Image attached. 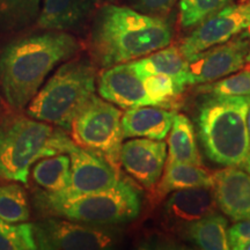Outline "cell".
Masks as SVG:
<instances>
[{
	"mask_svg": "<svg viewBox=\"0 0 250 250\" xmlns=\"http://www.w3.org/2000/svg\"><path fill=\"white\" fill-rule=\"evenodd\" d=\"M218 208L234 221L250 220V174L237 166H228L213 174Z\"/></svg>",
	"mask_w": 250,
	"mask_h": 250,
	"instance_id": "5bb4252c",
	"label": "cell"
},
{
	"mask_svg": "<svg viewBox=\"0 0 250 250\" xmlns=\"http://www.w3.org/2000/svg\"><path fill=\"white\" fill-rule=\"evenodd\" d=\"M177 0H130L131 7L144 14L166 18Z\"/></svg>",
	"mask_w": 250,
	"mask_h": 250,
	"instance_id": "f1b7e54d",
	"label": "cell"
},
{
	"mask_svg": "<svg viewBox=\"0 0 250 250\" xmlns=\"http://www.w3.org/2000/svg\"><path fill=\"white\" fill-rule=\"evenodd\" d=\"M123 111L93 94L71 124V138L77 145L102 155L120 169V152L123 142Z\"/></svg>",
	"mask_w": 250,
	"mask_h": 250,
	"instance_id": "52a82bcc",
	"label": "cell"
},
{
	"mask_svg": "<svg viewBox=\"0 0 250 250\" xmlns=\"http://www.w3.org/2000/svg\"><path fill=\"white\" fill-rule=\"evenodd\" d=\"M250 27V0L229 4L193 27L179 46L187 59L211 46L233 39Z\"/></svg>",
	"mask_w": 250,
	"mask_h": 250,
	"instance_id": "8fae6325",
	"label": "cell"
},
{
	"mask_svg": "<svg viewBox=\"0 0 250 250\" xmlns=\"http://www.w3.org/2000/svg\"><path fill=\"white\" fill-rule=\"evenodd\" d=\"M169 149L167 152L166 164H190L202 166L195 127L192 122L183 114H175L168 138Z\"/></svg>",
	"mask_w": 250,
	"mask_h": 250,
	"instance_id": "44dd1931",
	"label": "cell"
},
{
	"mask_svg": "<svg viewBox=\"0 0 250 250\" xmlns=\"http://www.w3.org/2000/svg\"><path fill=\"white\" fill-rule=\"evenodd\" d=\"M249 52L248 30L221 44L211 46L188 58L189 85H203L235 73L247 62Z\"/></svg>",
	"mask_w": 250,
	"mask_h": 250,
	"instance_id": "30bf717a",
	"label": "cell"
},
{
	"mask_svg": "<svg viewBox=\"0 0 250 250\" xmlns=\"http://www.w3.org/2000/svg\"><path fill=\"white\" fill-rule=\"evenodd\" d=\"M213 175L203 166L190 164H166L164 173L153 191L158 199L176 190L190 188H212Z\"/></svg>",
	"mask_w": 250,
	"mask_h": 250,
	"instance_id": "d6986e66",
	"label": "cell"
},
{
	"mask_svg": "<svg viewBox=\"0 0 250 250\" xmlns=\"http://www.w3.org/2000/svg\"><path fill=\"white\" fill-rule=\"evenodd\" d=\"M96 78L90 59H68L28 103L27 115L70 131L76 115L95 94Z\"/></svg>",
	"mask_w": 250,
	"mask_h": 250,
	"instance_id": "5b68a950",
	"label": "cell"
},
{
	"mask_svg": "<svg viewBox=\"0 0 250 250\" xmlns=\"http://www.w3.org/2000/svg\"><path fill=\"white\" fill-rule=\"evenodd\" d=\"M173 35V28L166 18L111 2L103 4L90 27L89 57L96 67L107 68L166 48Z\"/></svg>",
	"mask_w": 250,
	"mask_h": 250,
	"instance_id": "6da1fadb",
	"label": "cell"
},
{
	"mask_svg": "<svg viewBox=\"0 0 250 250\" xmlns=\"http://www.w3.org/2000/svg\"><path fill=\"white\" fill-rule=\"evenodd\" d=\"M61 153H66L71 161V182L61 195H83L105 191L118 183L123 175L121 170L102 155L77 145L66 132L59 145Z\"/></svg>",
	"mask_w": 250,
	"mask_h": 250,
	"instance_id": "9c48e42d",
	"label": "cell"
},
{
	"mask_svg": "<svg viewBox=\"0 0 250 250\" xmlns=\"http://www.w3.org/2000/svg\"><path fill=\"white\" fill-rule=\"evenodd\" d=\"M79 50L67 31L43 30L8 43L0 55V88L8 104L27 107L52 70Z\"/></svg>",
	"mask_w": 250,
	"mask_h": 250,
	"instance_id": "7a4b0ae2",
	"label": "cell"
},
{
	"mask_svg": "<svg viewBox=\"0 0 250 250\" xmlns=\"http://www.w3.org/2000/svg\"><path fill=\"white\" fill-rule=\"evenodd\" d=\"M174 110L161 105H142L126 109L122 116L124 138H149L164 140L169 133Z\"/></svg>",
	"mask_w": 250,
	"mask_h": 250,
	"instance_id": "2e32d148",
	"label": "cell"
},
{
	"mask_svg": "<svg viewBox=\"0 0 250 250\" xmlns=\"http://www.w3.org/2000/svg\"><path fill=\"white\" fill-rule=\"evenodd\" d=\"M212 188H190L169 193L164 205V220L170 228L186 225L217 211Z\"/></svg>",
	"mask_w": 250,
	"mask_h": 250,
	"instance_id": "9a60e30c",
	"label": "cell"
},
{
	"mask_svg": "<svg viewBox=\"0 0 250 250\" xmlns=\"http://www.w3.org/2000/svg\"><path fill=\"white\" fill-rule=\"evenodd\" d=\"M240 167L243 168V169H245L246 171H248V173L250 174V151H249L248 154H247L245 161L242 162Z\"/></svg>",
	"mask_w": 250,
	"mask_h": 250,
	"instance_id": "1f68e13d",
	"label": "cell"
},
{
	"mask_svg": "<svg viewBox=\"0 0 250 250\" xmlns=\"http://www.w3.org/2000/svg\"><path fill=\"white\" fill-rule=\"evenodd\" d=\"M167 145L164 140L134 138L122 144L120 165L132 179L153 191L164 173Z\"/></svg>",
	"mask_w": 250,
	"mask_h": 250,
	"instance_id": "7c38bea8",
	"label": "cell"
},
{
	"mask_svg": "<svg viewBox=\"0 0 250 250\" xmlns=\"http://www.w3.org/2000/svg\"><path fill=\"white\" fill-rule=\"evenodd\" d=\"M247 130H248V138H249V151H250V103L247 111Z\"/></svg>",
	"mask_w": 250,
	"mask_h": 250,
	"instance_id": "d6a6232c",
	"label": "cell"
},
{
	"mask_svg": "<svg viewBox=\"0 0 250 250\" xmlns=\"http://www.w3.org/2000/svg\"><path fill=\"white\" fill-rule=\"evenodd\" d=\"M140 79L151 74H166L175 81L180 89L189 86V70L187 58L179 46H166L142 58L130 62Z\"/></svg>",
	"mask_w": 250,
	"mask_h": 250,
	"instance_id": "ac0fdd59",
	"label": "cell"
},
{
	"mask_svg": "<svg viewBox=\"0 0 250 250\" xmlns=\"http://www.w3.org/2000/svg\"><path fill=\"white\" fill-rule=\"evenodd\" d=\"M228 234V245H233L242 240H250V220L236 221L229 229Z\"/></svg>",
	"mask_w": 250,
	"mask_h": 250,
	"instance_id": "f546056e",
	"label": "cell"
},
{
	"mask_svg": "<svg viewBox=\"0 0 250 250\" xmlns=\"http://www.w3.org/2000/svg\"><path fill=\"white\" fill-rule=\"evenodd\" d=\"M30 208L23 187L19 183L0 186V220L9 224L29 220Z\"/></svg>",
	"mask_w": 250,
	"mask_h": 250,
	"instance_id": "cb8c5ba5",
	"label": "cell"
},
{
	"mask_svg": "<svg viewBox=\"0 0 250 250\" xmlns=\"http://www.w3.org/2000/svg\"><path fill=\"white\" fill-rule=\"evenodd\" d=\"M61 127L23 115H8L0 123V180L27 184L41 159L59 154Z\"/></svg>",
	"mask_w": 250,
	"mask_h": 250,
	"instance_id": "8992f818",
	"label": "cell"
},
{
	"mask_svg": "<svg viewBox=\"0 0 250 250\" xmlns=\"http://www.w3.org/2000/svg\"><path fill=\"white\" fill-rule=\"evenodd\" d=\"M199 92L218 96H250V67L206 83L199 87Z\"/></svg>",
	"mask_w": 250,
	"mask_h": 250,
	"instance_id": "4316f807",
	"label": "cell"
},
{
	"mask_svg": "<svg viewBox=\"0 0 250 250\" xmlns=\"http://www.w3.org/2000/svg\"><path fill=\"white\" fill-rule=\"evenodd\" d=\"M96 78L100 96L122 109L154 105L146 95L143 80L137 76L130 62L102 68Z\"/></svg>",
	"mask_w": 250,
	"mask_h": 250,
	"instance_id": "4fadbf2b",
	"label": "cell"
},
{
	"mask_svg": "<svg viewBox=\"0 0 250 250\" xmlns=\"http://www.w3.org/2000/svg\"><path fill=\"white\" fill-rule=\"evenodd\" d=\"M37 249L34 239L33 224H9L0 220V250Z\"/></svg>",
	"mask_w": 250,
	"mask_h": 250,
	"instance_id": "484cf974",
	"label": "cell"
},
{
	"mask_svg": "<svg viewBox=\"0 0 250 250\" xmlns=\"http://www.w3.org/2000/svg\"><path fill=\"white\" fill-rule=\"evenodd\" d=\"M247 30H248V34H249V52H248V56H247V62H250V27Z\"/></svg>",
	"mask_w": 250,
	"mask_h": 250,
	"instance_id": "836d02e7",
	"label": "cell"
},
{
	"mask_svg": "<svg viewBox=\"0 0 250 250\" xmlns=\"http://www.w3.org/2000/svg\"><path fill=\"white\" fill-rule=\"evenodd\" d=\"M234 0H180V23L186 29L196 27Z\"/></svg>",
	"mask_w": 250,
	"mask_h": 250,
	"instance_id": "d4e9b609",
	"label": "cell"
},
{
	"mask_svg": "<svg viewBox=\"0 0 250 250\" xmlns=\"http://www.w3.org/2000/svg\"><path fill=\"white\" fill-rule=\"evenodd\" d=\"M250 96L208 94L197 111V129L204 153L220 166L240 167L249 153L247 111Z\"/></svg>",
	"mask_w": 250,
	"mask_h": 250,
	"instance_id": "277c9868",
	"label": "cell"
},
{
	"mask_svg": "<svg viewBox=\"0 0 250 250\" xmlns=\"http://www.w3.org/2000/svg\"><path fill=\"white\" fill-rule=\"evenodd\" d=\"M114 227L44 217L33 224V232L37 249L103 250L115 248L121 242L122 232Z\"/></svg>",
	"mask_w": 250,
	"mask_h": 250,
	"instance_id": "ba28073f",
	"label": "cell"
},
{
	"mask_svg": "<svg viewBox=\"0 0 250 250\" xmlns=\"http://www.w3.org/2000/svg\"><path fill=\"white\" fill-rule=\"evenodd\" d=\"M229 249L234 250H250V240H242L229 246Z\"/></svg>",
	"mask_w": 250,
	"mask_h": 250,
	"instance_id": "4dcf8cb0",
	"label": "cell"
},
{
	"mask_svg": "<svg viewBox=\"0 0 250 250\" xmlns=\"http://www.w3.org/2000/svg\"><path fill=\"white\" fill-rule=\"evenodd\" d=\"M31 177L42 191L62 192L70 187L71 161L66 153H59L41 159L33 166Z\"/></svg>",
	"mask_w": 250,
	"mask_h": 250,
	"instance_id": "7402d4cb",
	"label": "cell"
},
{
	"mask_svg": "<svg viewBox=\"0 0 250 250\" xmlns=\"http://www.w3.org/2000/svg\"><path fill=\"white\" fill-rule=\"evenodd\" d=\"M42 0H0V34L26 29L36 22Z\"/></svg>",
	"mask_w": 250,
	"mask_h": 250,
	"instance_id": "603a6c76",
	"label": "cell"
},
{
	"mask_svg": "<svg viewBox=\"0 0 250 250\" xmlns=\"http://www.w3.org/2000/svg\"><path fill=\"white\" fill-rule=\"evenodd\" d=\"M227 230V219L217 211L180 228L181 236L204 250L229 249Z\"/></svg>",
	"mask_w": 250,
	"mask_h": 250,
	"instance_id": "ffe728a7",
	"label": "cell"
},
{
	"mask_svg": "<svg viewBox=\"0 0 250 250\" xmlns=\"http://www.w3.org/2000/svg\"><path fill=\"white\" fill-rule=\"evenodd\" d=\"M143 83L146 95L151 102L154 105L161 107H169L171 100L177 98L183 92L175 81L166 74H151L144 78Z\"/></svg>",
	"mask_w": 250,
	"mask_h": 250,
	"instance_id": "83f0119b",
	"label": "cell"
},
{
	"mask_svg": "<svg viewBox=\"0 0 250 250\" xmlns=\"http://www.w3.org/2000/svg\"><path fill=\"white\" fill-rule=\"evenodd\" d=\"M34 204L44 217L117 226L138 217L142 210V196L136 184L122 176L114 188L100 192L61 195L39 190L34 196Z\"/></svg>",
	"mask_w": 250,
	"mask_h": 250,
	"instance_id": "3957f363",
	"label": "cell"
},
{
	"mask_svg": "<svg viewBox=\"0 0 250 250\" xmlns=\"http://www.w3.org/2000/svg\"><path fill=\"white\" fill-rule=\"evenodd\" d=\"M112 1L115 0H96V2H101V4H110Z\"/></svg>",
	"mask_w": 250,
	"mask_h": 250,
	"instance_id": "e575fe53",
	"label": "cell"
},
{
	"mask_svg": "<svg viewBox=\"0 0 250 250\" xmlns=\"http://www.w3.org/2000/svg\"><path fill=\"white\" fill-rule=\"evenodd\" d=\"M96 0H43L36 26L41 30H76L93 13Z\"/></svg>",
	"mask_w": 250,
	"mask_h": 250,
	"instance_id": "e0dca14e",
	"label": "cell"
}]
</instances>
